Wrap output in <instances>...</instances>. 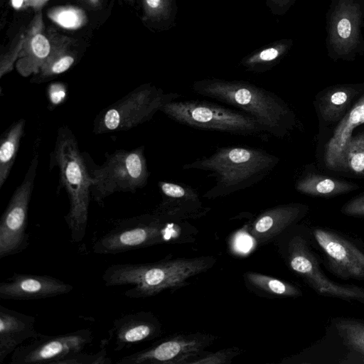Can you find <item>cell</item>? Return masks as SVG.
I'll use <instances>...</instances> for the list:
<instances>
[{"mask_svg":"<svg viewBox=\"0 0 364 364\" xmlns=\"http://www.w3.org/2000/svg\"><path fill=\"white\" fill-rule=\"evenodd\" d=\"M296 188L300 193L312 196L331 197L350 192L358 186L333 178L309 174L296 183Z\"/></svg>","mask_w":364,"mask_h":364,"instance_id":"cell-25","label":"cell"},{"mask_svg":"<svg viewBox=\"0 0 364 364\" xmlns=\"http://www.w3.org/2000/svg\"><path fill=\"white\" fill-rule=\"evenodd\" d=\"M51 42L49 55L37 75H33L31 82L42 83L68 70L77 59L76 52L73 48V39L48 31Z\"/></svg>","mask_w":364,"mask_h":364,"instance_id":"cell-21","label":"cell"},{"mask_svg":"<svg viewBox=\"0 0 364 364\" xmlns=\"http://www.w3.org/2000/svg\"><path fill=\"white\" fill-rule=\"evenodd\" d=\"M213 336L201 334L172 336L119 358L117 364H185L203 353Z\"/></svg>","mask_w":364,"mask_h":364,"instance_id":"cell-13","label":"cell"},{"mask_svg":"<svg viewBox=\"0 0 364 364\" xmlns=\"http://www.w3.org/2000/svg\"><path fill=\"white\" fill-rule=\"evenodd\" d=\"M105 159L101 166L91 167L88 163L92 178L91 196L99 205L104 206L105 199L114 193H135L146 186L150 173L144 146L107 153Z\"/></svg>","mask_w":364,"mask_h":364,"instance_id":"cell-6","label":"cell"},{"mask_svg":"<svg viewBox=\"0 0 364 364\" xmlns=\"http://www.w3.org/2000/svg\"><path fill=\"white\" fill-rule=\"evenodd\" d=\"M341 212L350 216L364 217V196L348 201L343 205Z\"/></svg>","mask_w":364,"mask_h":364,"instance_id":"cell-35","label":"cell"},{"mask_svg":"<svg viewBox=\"0 0 364 364\" xmlns=\"http://www.w3.org/2000/svg\"><path fill=\"white\" fill-rule=\"evenodd\" d=\"M73 289L70 284L50 275L14 273L0 283V298L41 299L66 294Z\"/></svg>","mask_w":364,"mask_h":364,"instance_id":"cell-15","label":"cell"},{"mask_svg":"<svg viewBox=\"0 0 364 364\" xmlns=\"http://www.w3.org/2000/svg\"><path fill=\"white\" fill-rule=\"evenodd\" d=\"M291 0H273V1L280 6H286L287 4H289Z\"/></svg>","mask_w":364,"mask_h":364,"instance_id":"cell-38","label":"cell"},{"mask_svg":"<svg viewBox=\"0 0 364 364\" xmlns=\"http://www.w3.org/2000/svg\"><path fill=\"white\" fill-rule=\"evenodd\" d=\"M279 163L265 150L243 146L218 149L213 154L183 166L185 170L210 172L215 183L203 197L225 196L250 188L264 179Z\"/></svg>","mask_w":364,"mask_h":364,"instance_id":"cell-2","label":"cell"},{"mask_svg":"<svg viewBox=\"0 0 364 364\" xmlns=\"http://www.w3.org/2000/svg\"><path fill=\"white\" fill-rule=\"evenodd\" d=\"M112 362L107 356L105 347L96 353H87L82 351L72 354L60 360L57 364H111Z\"/></svg>","mask_w":364,"mask_h":364,"instance_id":"cell-32","label":"cell"},{"mask_svg":"<svg viewBox=\"0 0 364 364\" xmlns=\"http://www.w3.org/2000/svg\"><path fill=\"white\" fill-rule=\"evenodd\" d=\"M239 353L235 348H228L213 353L200 355L191 360L188 364H227Z\"/></svg>","mask_w":364,"mask_h":364,"instance_id":"cell-34","label":"cell"},{"mask_svg":"<svg viewBox=\"0 0 364 364\" xmlns=\"http://www.w3.org/2000/svg\"><path fill=\"white\" fill-rule=\"evenodd\" d=\"M361 124H364V95L341 119L327 144L325 163L328 168L339 170L343 150L352 137L353 129Z\"/></svg>","mask_w":364,"mask_h":364,"instance_id":"cell-22","label":"cell"},{"mask_svg":"<svg viewBox=\"0 0 364 364\" xmlns=\"http://www.w3.org/2000/svg\"><path fill=\"white\" fill-rule=\"evenodd\" d=\"M214 263L213 257H200L151 263L116 264L105 269L102 279L107 287L132 286L124 293L128 298H145L187 284L190 278L206 271Z\"/></svg>","mask_w":364,"mask_h":364,"instance_id":"cell-4","label":"cell"},{"mask_svg":"<svg viewBox=\"0 0 364 364\" xmlns=\"http://www.w3.org/2000/svg\"><path fill=\"white\" fill-rule=\"evenodd\" d=\"M48 16L57 24L68 29L82 26L87 19L82 10L72 6L55 8L49 11Z\"/></svg>","mask_w":364,"mask_h":364,"instance_id":"cell-29","label":"cell"},{"mask_svg":"<svg viewBox=\"0 0 364 364\" xmlns=\"http://www.w3.org/2000/svg\"><path fill=\"white\" fill-rule=\"evenodd\" d=\"M161 332L160 324L150 312L129 313L117 318L109 331L115 351L150 341Z\"/></svg>","mask_w":364,"mask_h":364,"instance_id":"cell-18","label":"cell"},{"mask_svg":"<svg viewBox=\"0 0 364 364\" xmlns=\"http://www.w3.org/2000/svg\"><path fill=\"white\" fill-rule=\"evenodd\" d=\"M36 326L34 316L0 305V364L23 342L39 336Z\"/></svg>","mask_w":364,"mask_h":364,"instance_id":"cell-19","label":"cell"},{"mask_svg":"<svg viewBox=\"0 0 364 364\" xmlns=\"http://www.w3.org/2000/svg\"><path fill=\"white\" fill-rule=\"evenodd\" d=\"M50 38L38 12L24 31L21 49L15 66L23 77L37 75L50 54Z\"/></svg>","mask_w":364,"mask_h":364,"instance_id":"cell-17","label":"cell"},{"mask_svg":"<svg viewBox=\"0 0 364 364\" xmlns=\"http://www.w3.org/2000/svg\"><path fill=\"white\" fill-rule=\"evenodd\" d=\"M160 111L172 120L195 129L242 136L264 133L255 119L244 112L200 100H173Z\"/></svg>","mask_w":364,"mask_h":364,"instance_id":"cell-5","label":"cell"},{"mask_svg":"<svg viewBox=\"0 0 364 364\" xmlns=\"http://www.w3.org/2000/svg\"><path fill=\"white\" fill-rule=\"evenodd\" d=\"M38 165V155L36 154L1 217L0 259L21 253L29 245L30 235L26 231L28 207Z\"/></svg>","mask_w":364,"mask_h":364,"instance_id":"cell-10","label":"cell"},{"mask_svg":"<svg viewBox=\"0 0 364 364\" xmlns=\"http://www.w3.org/2000/svg\"><path fill=\"white\" fill-rule=\"evenodd\" d=\"M355 93L353 88L344 87L327 92L319 102V110L322 117L328 122L338 119Z\"/></svg>","mask_w":364,"mask_h":364,"instance_id":"cell-26","label":"cell"},{"mask_svg":"<svg viewBox=\"0 0 364 364\" xmlns=\"http://www.w3.org/2000/svg\"><path fill=\"white\" fill-rule=\"evenodd\" d=\"M362 17L363 9L357 0L336 2L331 16L329 43L338 55H346L358 46Z\"/></svg>","mask_w":364,"mask_h":364,"instance_id":"cell-16","label":"cell"},{"mask_svg":"<svg viewBox=\"0 0 364 364\" xmlns=\"http://www.w3.org/2000/svg\"><path fill=\"white\" fill-rule=\"evenodd\" d=\"M339 170L364 175V133L350 138L342 154Z\"/></svg>","mask_w":364,"mask_h":364,"instance_id":"cell-28","label":"cell"},{"mask_svg":"<svg viewBox=\"0 0 364 364\" xmlns=\"http://www.w3.org/2000/svg\"><path fill=\"white\" fill-rule=\"evenodd\" d=\"M288 252L291 269L317 294L364 304V288L330 279L321 270L317 257L304 238L299 235L292 237Z\"/></svg>","mask_w":364,"mask_h":364,"instance_id":"cell-11","label":"cell"},{"mask_svg":"<svg viewBox=\"0 0 364 364\" xmlns=\"http://www.w3.org/2000/svg\"><path fill=\"white\" fill-rule=\"evenodd\" d=\"M58 168L59 186L68 197L69 210L65 220L71 240L79 242L86 234L92 178L85 153L80 151L77 139L67 126L57 132L50 156V169Z\"/></svg>","mask_w":364,"mask_h":364,"instance_id":"cell-3","label":"cell"},{"mask_svg":"<svg viewBox=\"0 0 364 364\" xmlns=\"http://www.w3.org/2000/svg\"><path fill=\"white\" fill-rule=\"evenodd\" d=\"M304 210V205L294 203L267 209L255 220L250 234L258 242L270 240L299 219Z\"/></svg>","mask_w":364,"mask_h":364,"instance_id":"cell-20","label":"cell"},{"mask_svg":"<svg viewBox=\"0 0 364 364\" xmlns=\"http://www.w3.org/2000/svg\"><path fill=\"white\" fill-rule=\"evenodd\" d=\"M93 340L90 328L49 336L40 333L25 345L18 346L11 356V364H57L72 354L82 351Z\"/></svg>","mask_w":364,"mask_h":364,"instance_id":"cell-12","label":"cell"},{"mask_svg":"<svg viewBox=\"0 0 364 364\" xmlns=\"http://www.w3.org/2000/svg\"><path fill=\"white\" fill-rule=\"evenodd\" d=\"M180 95L166 93L150 83L135 88L96 116L93 132L96 134L127 131L149 121L164 104Z\"/></svg>","mask_w":364,"mask_h":364,"instance_id":"cell-7","label":"cell"},{"mask_svg":"<svg viewBox=\"0 0 364 364\" xmlns=\"http://www.w3.org/2000/svg\"><path fill=\"white\" fill-rule=\"evenodd\" d=\"M26 120L14 122L0 137V188L7 180L16 161L20 142L24 135Z\"/></svg>","mask_w":364,"mask_h":364,"instance_id":"cell-24","label":"cell"},{"mask_svg":"<svg viewBox=\"0 0 364 364\" xmlns=\"http://www.w3.org/2000/svg\"><path fill=\"white\" fill-rule=\"evenodd\" d=\"M196 94L235 107L249 114L264 133L282 138L292 128L294 114L277 94L249 82L207 79L195 82Z\"/></svg>","mask_w":364,"mask_h":364,"instance_id":"cell-1","label":"cell"},{"mask_svg":"<svg viewBox=\"0 0 364 364\" xmlns=\"http://www.w3.org/2000/svg\"><path fill=\"white\" fill-rule=\"evenodd\" d=\"M158 186L162 195V202L158 210L171 215L179 210H194L201 208V203L196 190L191 186L161 181Z\"/></svg>","mask_w":364,"mask_h":364,"instance_id":"cell-23","label":"cell"},{"mask_svg":"<svg viewBox=\"0 0 364 364\" xmlns=\"http://www.w3.org/2000/svg\"><path fill=\"white\" fill-rule=\"evenodd\" d=\"M24 36V31L18 35L16 39L13 42L12 46L8 50L1 55L0 59V77L10 73L18 58L22 42Z\"/></svg>","mask_w":364,"mask_h":364,"instance_id":"cell-33","label":"cell"},{"mask_svg":"<svg viewBox=\"0 0 364 364\" xmlns=\"http://www.w3.org/2000/svg\"><path fill=\"white\" fill-rule=\"evenodd\" d=\"M245 279L255 287L272 295L284 297H296L302 294L294 285L257 272H247Z\"/></svg>","mask_w":364,"mask_h":364,"instance_id":"cell-27","label":"cell"},{"mask_svg":"<svg viewBox=\"0 0 364 364\" xmlns=\"http://www.w3.org/2000/svg\"><path fill=\"white\" fill-rule=\"evenodd\" d=\"M313 235L323 252L330 269L343 279L364 281V252L342 235L324 228Z\"/></svg>","mask_w":364,"mask_h":364,"instance_id":"cell-14","label":"cell"},{"mask_svg":"<svg viewBox=\"0 0 364 364\" xmlns=\"http://www.w3.org/2000/svg\"><path fill=\"white\" fill-rule=\"evenodd\" d=\"M166 214L156 210L114 221L113 226L92 245L93 252L116 255L146 247L167 241L171 225L165 223Z\"/></svg>","mask_w":364,"mask_h":364,"instance_id":"cell-9","label":"cell"},{"mask_svg":"<svg viewBox=\"0 0 364 364\" xmlns=\"http://www.w3.org/2000/svg\"><path fill=\"white\" fill-rule=\"evenodd\" d=\"M48 0H11L12 6L17 9L31 7L35 10L40 9Z\"/></svg>","mask_w":364,"mask_h":364,"instance_id":"cell-36","label":"cell"},{"mask_svg":"<svg viewBox=\"0 0 364 364\" xmlns=\"http://www.w3.org/2000/svg\"><path fill=\"white\" fill-rule=\"evenodd\" d=\"M287 49V45L283 43L265 48L246 58L243 65L252 70H264L265 67L269 66L281 57Z\"/></svg>","mask_w":364,"mask_h":364,"instance_id":"cell-30","label":"cell"},{"mask_svg":"<svg viewBox=\"0 0 364 364\" xmlns=\"http://www.w3.org/2000/svg\"><path fill=\"white\" fill-rule=\"evenodd\" d=\"M296 358L301 363L364 364V319L332 318L322 338Z\"/></svg>","mask_w":364,"mask_h":364,"instance_id":"cell-8","label":"cell"},{"mask_svg":"<svg viewBox=\"0 0 364 364\" xmlns=\"http://www.w3.org/2000/svg\"><path fill=\"white\" fill-rule=\"evenodd\" d=\"M80 1L86 4L89 6L94 8V9H98L100 7L102 0H80Z\"/></svg>","mask_w":364,"mask_h":364,"instance_id":"cell-37","label":"cell"},{"mask_svg":"<svg viewBox=\"0 0 364 364\" xmlns=\"http://www.w3.org/2000/svg\"><path fill=\"white\" fill-rule=\"evenodd\" d=\"M128 1L133 3L134 0H127Z\"/></svg>","mask_w":364,"mask_h":364,"instance_id":"cell-39","label":"cell"},{"mask_svg":"<svg viewBox=\"0 0 364 364\" xmlns=\"http://www.w3.org/2000/svg\"><path fill=\"white\" fill-rule=\"evenodd\" d=\"M144 17L153 21L168 19L172 12L171 0H141Z\"/></svg>","mask_w":364,"mask_h":364,"instance_id":"cell-31","label":"cell"}]
</instances>
